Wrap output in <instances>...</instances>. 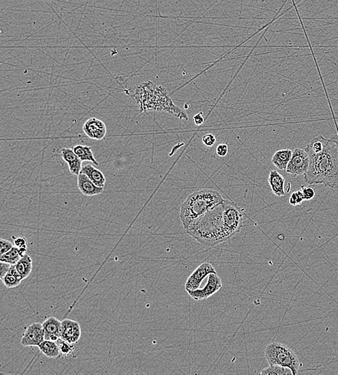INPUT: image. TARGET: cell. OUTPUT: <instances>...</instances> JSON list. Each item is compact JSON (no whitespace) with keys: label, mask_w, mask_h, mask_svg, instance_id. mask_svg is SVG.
<instances>
[{"label":"cell","mask_w":338,"mask_h":375,"mask_svg":"<svg viewBox=\"0 0 338 375\" xmlns=\"http://www.w3.org/2000/svg\"><path fill=\"white\" fill-rule=\"evenodd\" d=\"M0 244H1V248H0V255L5 254L8 251H11V249L15 246V245L13 244L11 241H7V240L1 239L0 241Z\"/></svg>","instance_id":"4316f807"},{"label":"cell","mask_w":338,"mask_h":375,"mask_svg":"<svg viewBox=\"0 0 338 375\" xmlns=\"http://www.w3.org/2000/svg\"><path fill=\"white\" fill-rule=\"evenodd\" d=\"M73 150L83 162L88 161V162H93V164H96V165H99V162L95 159L93 149H92L91 147L78 144V145L73 147Z\"/></svg>","instance_id":"ffe728a7"},{"label":"cell","mask_w":338,"mask_h":375,"mask_svg":"<svg viewBox=\"0 0 338 375\" xmlns=\"http://www.w3.org/2000/svg\"><path fill=\"white\" fill-rule=\"evenodd\" d=\"M309 165V156L305 149L296 148L293 151L291 160L287 166V173L293 176L304 175Z\"/></svg>","instance_id":"8992f818"},{"label":"cell","mask_w":338,"mask_h":375,"mask_svg":"<svg viewBox=\"0 0 338 375\" xmlns=\"http://www.w3.org/2000/svg\"><path fill=\"white\" fill-rule=\"evenodd\" d=\"M304 199H303L302 192L301 190H298L291 194L289 199V203L293 206L299 205L302 203Z\"/></svg>","instance_id":"d4e9b609"},{"label":"cell","mask_w":338,"mask_h":375,"mask_svg":"<svg viewBox=\"0 0 338 375\" xmlns=\"http://www.w3.org/2000/svg\"><path fill=\"white\" fill-rule=\"evenodd\" d=\"M260 374L262 375H293V371L289 368L279 366V365H270L268 367L262 369Z\"/></svg>","instance_id":"603a6c76"},{"label":"cell","mask_w":338,"mask_h":375,"mask_svg":"<svg viewBox=\"0 0 338 375\" xmlns=\"http://www.w3.org/2000/svg\"><path fill=\"white\" fill-rule=\"evenodd\" d=\"M229 152V147L226 144H220L216 147V154L219 157H225Z\"/></svg>","instance_id":"f1b7e54d"},{"label":"cell","mask_w":338,"mask_h":375,"mask_svg":"<svg viewBox=\"0 0 338 375\" xmlns=\"http://www.w3.org/2000/svg\"><path fill=\"white\" fill-rule=\"evenodd\" d=\"M38 347L47 357L57 358L61 355L60 346L54 340H44Z\"/></svg>","instance_id":"ac0fdd59"},{"label":"cell","mask_w":338,"mask_h":375,"mask_svg":"<svg viewBox=\"0 0 338 375\" xmlns=\"http://www.w3.org/2000/svg\"><path fill=\"white\" fill-rule=\"evenodd\" d=\"M59 346H60L61 355H62V356H67V355L71 354L75 350V346H74L73 343H68V342L65 341L63 340H62V341L60 342Z\"/></svg>","instance_id":"cb8c5ba5"},{"label":"cell","mask_w":338,"mask_h":375,"mask_svg":"<svg viewBox=\"0 0 338 375\" xmlns=\"http://www.w3.org/2000/svg\"><path fill=\"white\" fill-rule=\"evenodd\" d=\"M22 257L23 256L21 254V252H20L19 248L16 246H14L11 251L5 253V254L2 255L1 257H0V262L16 265Z\"/></svg>","instance_id":"7402d4cb"},{"label":"cell","mask_w":338,"mask_h":375,"mask_svg":"<svg viewBox=\"0 0 338 375\" xmlns=\"http://www.w3.org/2000/svg\"><path fill=\"white\" fill-rule=\"evenodd\" d=\"M222 288V281L216 273H212L208 275L206 285L202 289H196L188 292L193 299L197 301L205 300L214 295Z\"/></svg>","instance_id":"52a82bcc"},{"label":"cell","mask_w":338,"mask_h":375,"mask_svg":"<svg viewBox=\"0 0 338 375\" xmlns=\"http://www.w3.org/2000/svg\"><path fill=\"white\" fill-rule=\"evenodd\" d=\"M81 334L80 323L76 320L71 319H65L62 320L61 339L75 344L80 340Z\"/></svg>","instance_id":"8fae6325"},{"label":"cell","mask_w":338,"mask_h":375,"mask_svg":"<svg viewBox=\"0 0 338 375\" xmlns=\"http://www.w3.org/2000/svg\"><path fill=\"white\" fill-rule=\"evenodd\" d=\"M85 174L95 185L101 188H105L106 182V176L99 169L95 167L93 164L85 163L83 164L81 172Z\"/></svg>","instance_id":"9a60e30c"},{"label":"cell","mask_w":338,"mask_h":375,"mask_svg":"<svg viewBox=\"0 0 338 375\" xmlns=\"http://www.w3.org/2000/svg\"><path fill=\"white\" fill-rule=\"evenodd\" d=\"M269 185L272 192L277 197H283L286 192H285V178L276 170H271L269 174Z\"/></svg>","instance_id":"2e32d148"},{"label":"cell","mask_w":338,"mask_h":375,"mask_svg":"<svg viewBox=\"0 0 338 375\" xmlns=\"http://www.w3.org/2000/svg\"><path fill=\"white\" fill-rule=\"evenodd\" d=\"M224 200L219 192L211 189H201L190 194L180 208V218L183 228L188 230L198 219Z\"/></svg>","instance_id":"277c9868"},{"label":"cell","mask_w":338,"mask_h":375,"mask_svg":"<svg viewBox=\"0 0 338 375\" xmlns=\"http://www.w3.org/2000/svg\"><path fill=\"white\" fill-rule=\"evenodd\" d=\"M16 268L18 273L22 276L23 279H26L28 276L30 275L31 271H32V258L29 255H25L16 264Z\"/></svg>","instance_id":"44dd1931"},{"label":"cell","mask_w":338,"mask_h":375,"mask_svg":"<svg viewBox=\"0 0 338 375\" xmlns=\"http://www.w3.org/2000/svg\"><path fill=\"white\" fill-rule=\"evenodd\" d=\"M244 222L243 212L237 204L224 200L198 219L186 233L202 245L216 246L239 233Z\"/></svg>","instance_id":"6da1fadb"},{"label":"cell","mask_w":338,"mask_h":375,"mask_svg":"<svg viewBox=\"0 0 338 375\" xmlns=\"http://www.w3.org/2000/svg\"><path fill=\"white\" fill-rule=\"evenodd\" d=\"M300 190L302 192L304 201L312 200V199L315 197V191L313 188L301 186Z\"/></svg>","instance_id":"484cf974"},{"label":"cell","mask_w":338,"mask_h":375,"mask_svg":"<svg viewBox=\"0 0 338 375\" xmlns=\"http://www.w3.org/2000/svg\"><path fill=\"white\" fill-rule=\"evenodd\" d=\"M24 280L22 276L18 273L16 268V265H11V269L7 273L5 277L2 279L5 286L8 288H14L20 285L21 281Z\"/></svg>","instance_id":"d6986e66"},{"label":"cell","mask_w":338,"mask_h":375,"mask_svg":"<svg viewBox=\"0 0 338 375\" xmlns=\"http://www.w3.org/2000/svg\"><path fill=\"white\" fill-rule=\"evenodd\" d=\"M309 165L304 175L305 182L309 185L322 184L338 189V148L328 139L325 146L318 152L307 150Z\"/></svg>","instance_id":"7a4b0ae2"},{"label":"cell","mask_w":338,"mask_h":375,"mask_svg":"<svg viewBox=\"0 0 338 375\" xmlns=\"http://www.w3.org/2000/svg\"><path fill=\"white\" fill-rule=\"evenodd\" d=\"M293 154V151L289 149H280L276 151L272 157V163L279 170H286Z\"/></svg>","instance_id":"e0dca14e"},{"label":"cell","mask_w":338,"mask_h":375,"mask_svg":"<svg viewBox=\"0 0 338 375\" xmlns=\"http://www.w3.org/2000/svg\"><path fill=\"white\" fill-rule=\"evenodd\" d=\"M45 333V340L57 341L61 339L62 334V321L55 317H50L43 322Z\"/></svg>","instance_id":"5bb4252c"},{"label":"cell","mask_w":338,"mask_h":375,"mask_svg":"<svg viewBox=\"0 0 338 375\" xmlns=\"http://www.w3.org/2000/svg\"><path fill=\"white\" fill-rule=\"evenodd\" d=\"M329 139H330L331 141H333V142L335 143L336 145H337V147L338 148V134L332 135V136H331L330 138H329Z\"/></svg>","instance_id":"d6a6232c"},{"label":"cell","mask_w":338,"mask_h":375,"mask_svg":"<svg viewBox=\"0 0 338 375\" xmlns=\"http://www.w3.org/2000/svg\"><path fill=\"white\" fill-rule=\"evenodd\" d=\"M85 135L94 140H102L107 134V127L104 121L97 118H90L83 124Z\"/></svg>","instance_id":"30bf717a"},{"label":"cell","mask_w":338,"mask_h":375,"mask_svg":"<svg viewBox=\"0 0 338 375\" xmlns=\"http://www.w3.org/2000/svg\"><path fill=\"white\" fill-rule=\"evenodd\" d=\"M193 120H194V122L197 126H201V125L203 124L205 121L203 112H200V113L195 115Z\"/></svg>","instance_id":"1f68e13d"},{"label":"cell","mask_w":338,"mask_h":375,"mask_svg":"<svg viewBox=\"0 0 338 375\" xmlns=\"http://www.w3.org/2000/svg\"><path fill=\"white\" fill-rule=\"evenodd\" d=\"M212 273H216L214 266L209 263H203L187 279L185 286V290L189 292L199 289L202 281Z\"/></svg>","instance_id":"ba28073f"},{"label":"cell","mask_w":338,"mask_h":375,"mask_svg":"<svg viewBox=\"0 0 338 375\" xmlns=\"http://www.w3.org/2000/svg\"><path fill=\"white\" fill-rule=\"evenodd\" d=\"M11 264H7V263L5 262L0 263V279H1V280L5 277L7 273L11 269Z\"/></svg>","instance_id":"4dcf8cb0"},{"label":"cell","mask_w":338,"mask_h":375,"mask_svg":"<svg viewBox=\"0 0 338 375\" xmlns=\"http://www.w3.org/2000/svg\"><path fill=\"white\" fill-rule=\"evenodd\" d=\"M134 99L141 111H166L180 119L188 120V115L178 108L173 102L167 89L153 82H143L136 89Z\"/></svg>","instance_id":"3957f363"},{"label":"cell","mask_w":338,"mask_h":375,"mask_svg":"<svg viewBox=\"0 0 338 375\" xmlns=\"http://www.w3.org/2000/svg\"><path fill=\"white\" fill-rule=\"evenodd\" d=\"M265 356L269 365H279L289 368L296 375L301 366L299 360L291 348L283 343H270L265 350Z\"/></svg>","instance_id":"5b68a950"},{"label":"cell","mask_w":338,"mask_h":375,"mask_svg":"<svg viewBox=\"0 0 338 375\" xmlns=\"http://www.w3.org/2000/svg\"><path fill=\"white\" fill-rule=\"evenodd\" d=\"M14 245L15 246L17 247L18 248H25L27 247V241L24 237H18V238H14Z\"/></svg>","instance_id":"f546056e"},{"label":"cell","mask_w":338,"mask_h":375,"mask_svg":"<svg viewBox=\"0 0 338 375\" xmlns=\"http://www.w3.org/2000/svg\"><path fill=\"white\" fill-rule=\"evenodd\" d=\"M62 157L69 167L72 175L78 176L83 167V161L75 154L73 149L63 148L61 151Z\"/></svg>","instance_id":"4fadbf2b"},{"label":"cell","mask_w":338,"mask_h":375,"mask_svg":"<svg viewBox=\"0 0 338 375\" xmlns=\"http://www.w3.org/2000/svg\"><path fill=\"white\" fill-rule=\"evenodd\" d=\"M202 141H203V143L205 145L207 146L208 147H211L216 143V138L214 134H207L203 136Z\"/></svg>","instance_id":"83f0119b"},{"label":"cell","mask_w":338,"mask_h":375,"mask_svg":"<svg viewBox=\"0 0 338 375\" xmlns=\"http://www.w3.org/2000/svg\"><path fill=\"white\" fill-rule=\"evenodd\" d=\"M45 340L43 324L40 322L31 324L23 334L21 343L25 347L39 346Z\"/></svg>","instance_id":"9c48e42d"},{"label":"cell","mask_w":338,"mask_h":375,"mask_svg":"<svg viewBox=\"0 0 338 375\" xmlns=\"http://www.w3.org/2000/svg\"><path fill=\"white\" fill-rule=\"evenodd\" d=\"M77 187L82 194L85 197H95L100 195L104 192L105 188H101L95 185L94 182L85 174L80 172L77 176Z\"/></svg>","instance_id":"7c38bea8"}]
</instances>
